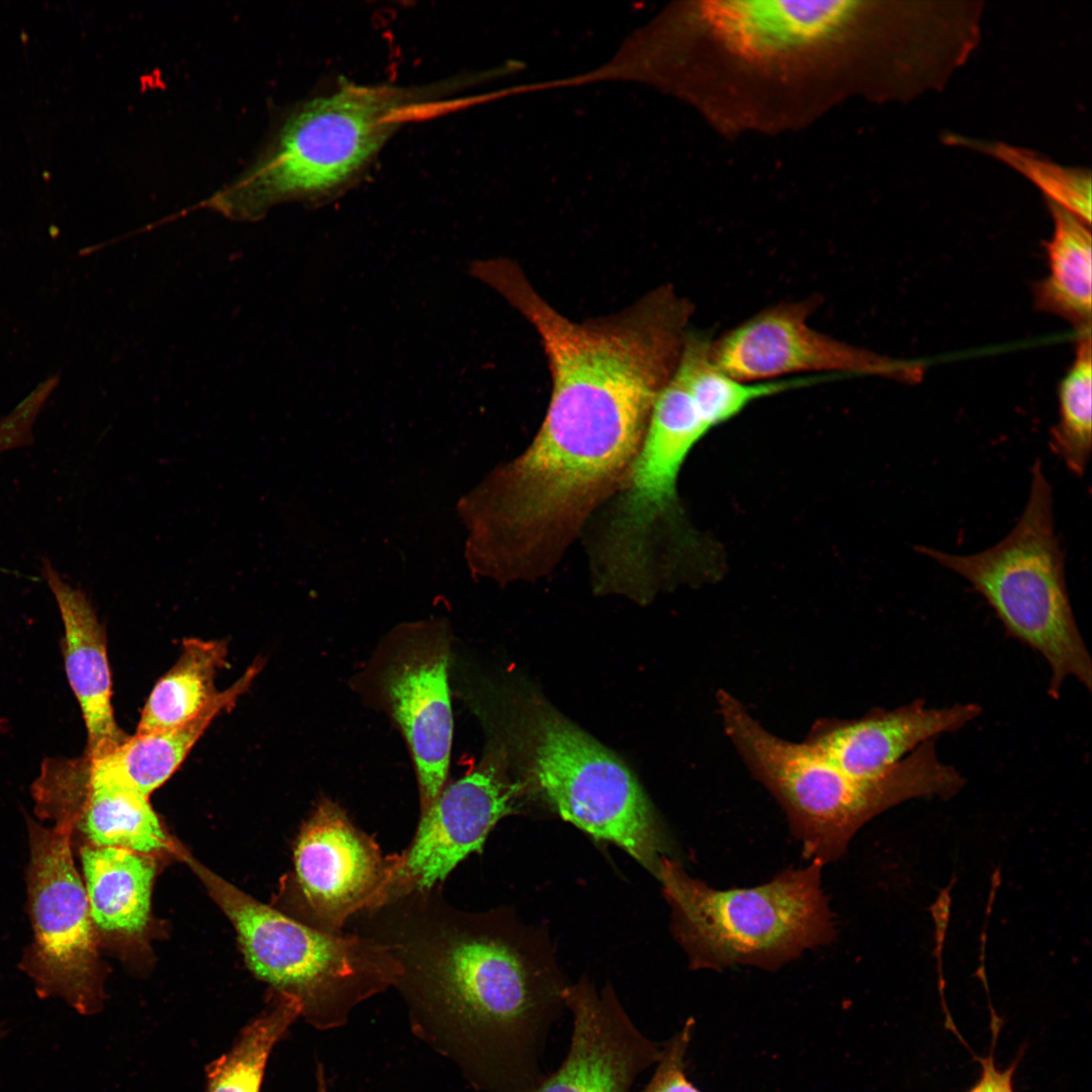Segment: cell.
<instances>
[{
  "label": "cell",
  "mask_w": 1092,
  "mask_h": 1092,
  "mask_svg": "<svg viewBox=\"0 0 1092 1092\" xmlns=\"http://www.w3.org/2000/svg\"><path fill=\"white\" fill-rule=\"evenodd\" d=\"M710 430L673 373L654 401L638 453L592 542V565L602 578L624 587L651 581L655 534L673 513L684 462Z\"/></svg>",
  "instance_id": "obj_8"
},
{
  "label": "cell",
  "mask_w": 1092,
  "mask_h": 1092,
  "mask_svg": "<svg viewBox=\"0 0 1092 1092\" xmlns=\"http://www.w3.org/2000/svg\"><path fill=\"white\" fill-rule=\"evenodd\" d=\"M177 855L234 925L249 969L275 993L296 999L313 1028L342 1027L356 1007L393 986L398 967L383 944L318 930L242 892L182 845Z\"/></svg>",
  "instance_id": "obj_6"
},
{
  "label": "cell",
  "mask_w": 1092,
  "mask_h": 1092,
  "mask_svg": "<svg viewBox=\"0 0 1092 1092\" xmlns=\"http://www.w3.org/2000/svg\"><path fill=\"white\" fill-rule=\"evenodd\" d=\"M694 1021L688 1020L671 1037L661 1043L655 1070L640 1092H701L687 1077V1054Z\"/></svg>",
  "instance_id": "obj_26"
},
{
  "label": "cell",
  "mask_w": 1092,
  "mask_h": 1092,
  "mask_svg": "<svg viewBox=\"0 0 1092 1092\" xmlns=\"http://www.w3.org/2000/svg\"><path fill=\"white\" fill-rule=\"evenodd\" d=\"M261 667L262 662L255 661L200 715L185 724L134 733L103 754H84L99 775L150 797L177 770L213 719L230 710L249 689Z\"/></svg>",
  "instance_id": "obj_17"
},
{
  "label": "cell",
  "mask_w": 1092,
  "mask_h": 1092,
  "mask_svg": "<svg viewBox=\"0 0 1092 1092\" xmlns=\"http://www.w3.org/2000/svg\"><path fill=\"white\" fill-rule=\"evenodd\" d=\"M563 999L572 1018L567 1054L531 1092H631L657 1063L661 1043L637 1027L609 985L599 990L580 979L566 986Z\"/></svg>",
  "instance_id": "obj_14"
},
{
  "label": "cell",
  "mask_w": 1092,
  "mask_h": 1092,
  "mask_svg": "<svg viewBox=\"0 0 1092 1092\" xmlns=\"http://www.w3.org/2000/svg\"><path fill=\"white\" fill-rule=\"evenodd\" d=\"M822 868L811 861L761 885L719 890L663 856L655 877L670 906L672 933L692 969L775 971L835 938Z\"/></svg>",
  "instance_id": "obj_4"
},
{
  "label": "cell",
  "mask_w": 1092,
  "mask_h": 1092,
  "mask_svg": "<svg viewBox=\"0 0 1092 1092\" xmlns=\"http://www.w3.org/2000/svg\"><path fill=\"white\" fill-rule=\"evenodd\" d=\"M981 713L975 703L929 708L916 700L892 710L874 709L856 719H818L804 741L848 775L875 779L919 745L960 730Z\"/></svg>",
  "instance_id": "obj_15"
},
{
  "label": "cell",
  "mask_w": 1092,
  "mask_h": 1092,
  "mask_svg": "<svg viewBox=\"0 0 1092 1092\" xmlns=\"http://www.w3.org/2000/svg\"><path fill=\"white\" fill-rule=\"evenodd\" d=\"M154 857L120 847L83 848L85 888L98 928L126 935L145 930L156 876Z\"/></svg>",
  "instance_id": "obj_19"
},
{
  "label": "cell",
  "mask_w": 1092,
  "mask_h": 1092,
  "mask_svg": "<svg viewBox=\"0 0 1092 1092\" xmlns=\"http://www.w3.org/2000/svg\"><path fill=\"white\" fill-rule=\"evenodd\" d=\"M405 639L384 667L381 690L412 752L423 811L445 787L449 769V647L443 632L429 628H419Z\"/></svg>",
  "instance_id": "obj_13"
},
{
  "label": "cell",
  "mask_w": 1092,
  "mask_h": 1092,
  "mask_svg": "<svg viewBox=\"0 0 1092 1092\" xmlns=\"http://www.w3.org/2000/svg\"><path fill=\"white\" fill-rule=\"evenodd\" d=\"M724 731L752 777L775 797L810 861L840 858L855 833L884 811L915 798L954 796L961 772L942 762L935 739L924 742L886 774L852 777L806 743L767 731L730 693L719 690Z\"/></svg>",
  "instance_id": "obj_2"
},
{
  "label": "cell",
  "mask_w": 1092,
  "mask_h": 1092,
  "mask_svg": "<svg viewBox=\"0 0 1092 1092\" xmlns=\"http://www.w3.org/2000/svg\"><path fill=\"white\" fill-rule=\"evenodd\" d=\"M364 913L414 1034L477 1092H531L568 985L542 932L504 909L459 910L437 887Z\"/></svg>",
  "instance_id": "obj_1"
},
{
  "label": "cell",
  "mask_w": 1092,
  "mask_h": 1092,
  "mask_svg": "<svg viewBox=\"0 0 1092 1092\" xmlns=\"http://www.w3.org/2000/svg\"><path fill=\"white\" fill-rule=\"evenodd\" d=\"M711 348L712 338L702 332L689 330L674 371L710 429L733 419L757 399L837 378L815 375L743 381L729 375L715 363Z\"/></svg>",
  "instance_id": "obj_21"
},
{
  "label": "cell",
  "mask_w": 1092,
  "mask_h": 1092,
  "mask_svg": "<svg viewBox=\"0 0 1092 1092\" xmlns=\"http://www.w3.org/2000/svg\"><path fill=\"white\" fill-rule=\"evenodd\" d=\"M433 89L345 83L295 108L260 158L213 195L211 207L258 218L272 205L330 195L351 182Z\"/></svg>",
  "instance_id": "obj_3"
},
{
  "label": "cell",
  "mask_w": 1092,
  "mask_h": 1092,
  "mask_svg": "<svg viewBox=\"0 0 1092 1092\" xmlns=\"http://www.w3.org/2000/svg\"><path fill=\"white\" fill-rule=\"evenodd\" d=\"M226 656L224 641L184 640L177 661L149 695L135 733L179 726L200 715L219 693L214 679Z\"/></svg>",
  "instance_id": "obj_22"
},
{
  "label": "cell",
  "mask_w": 1092,
  "mask_h": 1092,
  "mask_svg": "<svg viewBox=\"0 0 1092 1092\" xmlns=\"http://www.w3.org/2000/svg\"><path fill=\"white\" fill-rule=\"evenodd\" d=\"M1054 233L1046 242L1050 273L1034 287L1038 309L1062 316L1081 332L1091 330L1092 239L1090 225L1046 199Z\"/></svg>",
  "instance_id": "obj_20"
},
{
  "label": "cell",
  "mask_w": 1092,
  "mask_h": 1092,
  "mask_svg": "<svg viewBox=\"0 0 1092 1092\" xmlns=\"http://www.w3.org/2000/svg\"><path fill=\"white\" fill-rule=\"evenodd\" d=\"M819 298L783 301L716 340L712 357L726 373L748 382L802 376L874 375L914 381L922 367L858 348L815 330L809 318Z\"/></svg>",
  "instance_id": "obj_10"
},
{
  "label": "cell",
  "mask_w": 1092,
  "mask_h": 1092,
  "mask_svg": "<svg viewBox=\"0 0 1092 1092\" xmlns=\"http://www.w3.org/2000/svg\"><path fill=\"white\" fill-rule=\"evenodd\" d=\"M528 728L530 772L550 807L596 840L616 844L656 875L668 840L629 768L555 712L539 710Z\"/></svg>",
  "instance_id": "obj_7"
},
{
  "label": "cell",
  "mask_w": 1092,
  "mask_h": 1092,
  "mask_svg": "<svg viewBox=\"0 0 1092 1092\" xmlns=\"http://www.w3.org/2000/svg\"><path fill=\"white\" fill-rule=\"evenodd\" d=\"M399 853L384 855L334 801L323 798L303 823L294 850V880L308 925L339 934L349 918L386 903Z\"/></svg>",
  "instance_id": "obj_11"
},
{
  "label": "cell",
  "mask_w": 1092,
  "mask_h": 1092,
  "mask_svg": "<svg viewBox=\"0 0 1092 1092\" xmlns=\"http://www.w3.org/2000/svg\"><path fill=\"white\" fill-rule=\"evenodd\" d=\"M946 140L950 145L969 147L1006 164L1037 186L1044 198L1091 224L1090 170L1065 167L1028 149L1002 142L978 141L959 135H948Z\"/></svg>",
  "instance_id": "obj_25"
},
{
  "label": "cell",
  "mask_w": 1092,
  "mask_h": 1092,
  "mask_svg": "<svg viewBox=\"0 0 1092 1092\" xmlns=\"http://www.w3.org/2000/svg\"><path fill=\"white\" fill-rule=\"evenodd\" d=\"M1091 330L1078 339L1076 357L1059 387V420L1051 430L1050 446L1067 468L1081 477L1092 447Z\"/></svg>",
  "instance_id": "obj_24"
},
{
  "label": "cell",
  "mask_w": 1092,
  "mask_h": 1092,
  "mask_svg": "<svg viewBox=\"0 0 1092 1092\" xmlns=\"http://www.w3.org/2000/svg\"><path fill=\"white\" fill-rule=\"evenodd\" d=\"M517 791L491 759L445 786L421 811L413 840L399 853L392 897L436 888L469 854L480 852L495 824L513 812Z\"/></svg>",
  "instance_id": "obj_12"
},
{
  "label": "cell",
  "mask_w": 1092,
  "mask_h": 1092,
  "mask_svg": "<svg viewBox=\"0 0 1092 1092\" xmlns=\"http://www.w3.org/2000/svg\"><path fill=\"white\" fill-rule=\"evenodd\" d=\"M5 1034H6V1031H5V1029H4L3 1027H1V1025H0V1039H2V1037H3V1036H4Z\"/></svg>",
  "instance_id": "obj_28"
},
{
  "label": "cell",
  "mask_w": 1092,
  "mask_h": 1092,
  "mask_svg": "<svg viewBox=\"0 0 1092 1092\" xmlns=\"http://www.w3.org/2000/svg\"><path fill=\"white\" fill-rule=\"evenodd\" d=\"M980 1061L983 1066L982 1076L969 1092H1014L1012 1077L1016 1063H1013L1005 1071H1000L995 1066L992 1054Z\"/></svg>",
  "instance_id": "obj_27"
},
{
  "label": "cell",
  "mask_w": 1092,
  "mask_h": 1092,
  "mask_svg": "<svg viewBox=\"0 0 1092 1092\" xmlns=\"http://www.w3.org/2000/svg\"><path fill=\"white\" fill-rule=\"evenodd\" d=\"M40 572L64 626L65 670L87 731L85 754L100 755L127 737L114 717L105 630L86 594L65 580L50 560H42Z\"/></svg>",
  "instance_id": "obj_16"
},
{
  "label": "cell",
  "mask_w": 1092,
  "mask_h": 1092,
  "mask_svg": "<svg viewBox=\"0 0 1092 1092\" xmlns=\"http://www.w3.org/2000/svg\"><path fill=\"white\" fill-rule=\"evenodd\" d=\"M84 757L74 789V813L91 845L153 856L177 854L179 844L167 834L149 797L99 775Z\"/></svg>",
  "instance_id": "obj_18"
},
{
  "label": "cell",
  "mask_w": 1092,
  "mask_h": 1092,
  "mask_svg": "<svg viewBox=\"0 0 1092 1092\" xmlns=\"http://www.w3.org/2000/svg\"><path fill=\"white\" fill-rule=\"evenodd\" d=\"M1053 505L1052 485L1037 459L1024 511L1003 540L970 555L924 545L914 549L966 579L1006 632L1044 658L1048 695L1058 699L1068 677L1091 690L1092 661L1070 603Z\"/></svg>",
  "instance_id": "obj_5"
},
{
  "label": "cell",
  "mask_w": 1092,
  "mask_h": 1092,
  "mask_svg": "<svg viewBox=\"0 0 1092 1092\" xmlns=\"http://www.w3.org/2000/svg\"><path fill=\"white\" fill-rule=\"evenodd\" d=\"M74 825L71 818L50 828L28 819L34 943L27 971L40 997H59L92 1015L102 1006L103 991L87 892L72 856Z\"/></svg>",
  "instance_id": "obj_9"
},
{
  "label": "cell",
  "mask_w": 1092,
  "mask_h": 1092,
  "mask_svg": "<svg viewBox=\"0 0 1092 1092\" xmlns=\"http://www.w3.org/2000/svg\"><path fill=\"white\" fill-rule=\"evenodd\" d=\"M301 1015L299 1002L275 993L273 1001L246 1025L231 1049L206 1069L204 1092H261L268 1059Z\"/></svg>",
  "instance_id": "obj_23"
}]
</instances>
